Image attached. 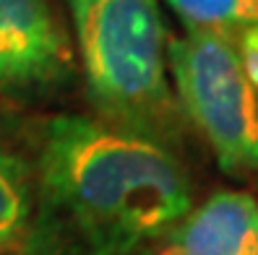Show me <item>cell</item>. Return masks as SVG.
<instances>
[{
	"label": "cell",
	"instance_id": "cell-3",
	"mask_svg": "<svg viewBox=\"0 0 258 255\" xmlns=\"http://www.w3.org/2000/svg\"><path fill=\"white\" fill-rule=\"evenodd\" d=\"M177 102L230 175L258 169V94L245 78L235 37L196 32L167 47Z\"/></svg>",
	"mask_w": 258,
	"mask_h": 255
},
{
	"label": "cell",
	"instance_id": "cell-4",
	"mask_svg": "<svg viewBox=\"0 0 258 255\" xmlns=\"http://www.w3.org/2000/svg\"><path fill=\"white\" fill-rule=\"evenodd\" d=\"M68 73V34L47 0H0V94H39Z\"/></svg>",
	"mask_w": 258,
	"mask_h": 255
},
{
	"label": "cell",
	"instance_id": "cell-2",
	"mask_svg": "<svg viewBox=\"0 0 258 255\" xmlns=\"http://www.w3.org/2000/svg\"><path fill=\"white\" fill-rule=\"evenodd\" d=\"M86 89L112 125L146 133L172 104L167 29L157 0H71Z\"/></svg>",
	"mask_w": 258,
	"mask_h": 255
},
{
	"label": "cell",
	"instance_id": "cell-6",
	"mask_svg": "<svg viewBox=\"0 0 258 255\" xmlns=\"http://www.w3.org/2000/svg\"><path fill=\"white\" fill-rule=\"evenodd\" d=\"M34 216L32 185L24 164L0 148V255L29 242Z\"/></svg>",
	"mask_w": 258,
	"mask_h": 255
},
{
	"label": "cell",
	"instance_id": "cell-7",
	"mask_svg": "<svg viewBox=\"0 0 258 255\" xmlns=\"http://www.w3.org/2000/svg\"><path fill=\"white\" fill-rule=\"evenodd\" d=\"M185 34L214 32L235 37L240 29L258 24V0H164Z\"/></svg>",
	"mask_w": 258,
	"mask_h": 255
},
{
	"label": "cell",
	"instance_id": "cell-8",
	"mask_svg": "<svg viewBox=\"0 0 258 255\" xmlns=\"http://www.w3.org/2000/svg\"><path fill=\"white\" fill-rule=\"evenodd\" d=\"M235 50L245 78L250 81L253 92L258 94V24H250L235 34Z\"/></svg>",
	"mask_w": 258,
	"mask_h": 255
},
{
	"label": "cell",
	"instance_id": "cell-5",
	"mask_svg": "<svg viewBox=\"0 0 258 255\" xmlns=\"http://www.w3.org/2000/svg\"><path fill=\"white\" fill-rule=\"evenodd\" d=\"M154 255H258V198L219 190L159 237Z\"/></svg>",
	"mask_w": 258,
	"mask_h": 255
},
{
	"label": "cell",
	"instance_id": "cell-1",
	"mask_svg": "<svg viewBox=\"0 0 258 255\" xmlns=\"http://www.w3.org/2000/svg\"><path fill=\"white\" fill-rule=\"evenodd\" d=\"M34 255H133L190 211L188 175L146 136L84 115H55L37 161Z\"/></svg>",
	"mask_w": 258,
	"mask_h": 255
}]
</instances>
